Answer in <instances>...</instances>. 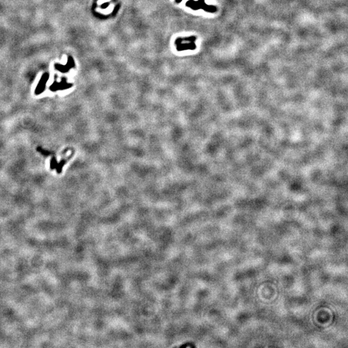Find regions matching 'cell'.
I'll use <instances>...</instances> for the list:
<instances>
[{
	"mask_svg": "<svg viewBox=\"0 0 348 348\" xmlns=\"http://www.w3.org/2000/svg\"><path fill=\"white\" fill-rule=\"evenodd\" d=\"M194 40L195 38H193L192 40H190V42L188 43L185 42V43H183L177 40L175 41L176 46H177V50L178 51H182V50H194L195 48V45L193 43Z\"/></svg>",
	"mask_w": 348,
	"mask_h": 348,
	"instance_id": "1",
	"label": "cell"
},
{
	"mask_svg": "<svg viewBox=\"0 0 348 348\" xmlns=\"http://www.w3.org/2000/svg\"><path fill=\"white\" fill-rule=\"evenodd\" d=\"M186 5L187 7H189L191 9L193 10H198L200 9L207 10L206 8H208V6L206 5L205 4V0H199L198 1H193V0H190V1H187L186 3Z\"/></svg>",
	"mask_w": 348,
	"mask_h": 348,
	"instance_id": "2",
	"label": "cell"
},
{
	"mask_svg": "<svg viewBox=\"0 0 348 348\" xmlns=\"http://www.w3.org/2000/svg\"><path fill=\"white\" fill-rule=\"evenodd\" d=\"M74 66H75V63H74L73 59L71 57H69L68 62L66 65L56 64L55 65V67L57 70H59V71H60L61 72H68L70 68H73Z\"/></svg>",
	"mask_w": 348,
	"mask_h": 348,
	"instance_id": "3",
	"label": "cell"
},
{
	"mask_svg": "<svg viewBox=\"0 0 348 348\" xmlns=\"http://www.w3.org/2000/svg\"><path fill=\"white\" fill-rule=\"evenodd\" d=\"M49 76L48 74H45L43 75L40 81V83H38V87L36 89V94H40L43 92L44 91V90L45 88L46 87V82H47L48 79H49Z\"/></svg>",
	"mask_w": 348,
	"mask_h": 348,
	"instance_id": "4",
	"label": "cell"
},
{
	"mask_svg": "<svg viewBox=\"0 0 348 348\" xmlns=\"http://www.w3.org/2000/svg\"><path fill=\"white\" fill-rule=\"evenodd\" d=\"M71 87V85L68 84L66 83V81L63 79L60 83H57V82H54L50 87V90L52 91H56L57 90H63L66 89Z\"/></svg>",
	"mask_w": 348,
	"mask_h": 348,
	"instance_id": "5",
	"label": "cell"
},
{
	"mask_svg": "<svg viewBox=\"0 0 348 348\" xmlns=\"http://www.w3.org/2000/svg\"><path fill=\"white\" fill-rule=\"evenodd\" d=\"M175 1H176V3H181L182 1V0H175Z\"/></svg>",
	"mask_w": 348,
	"mask_h": 348,
	"instance_id": "6",
	"label": "cell"
}]
</instances>
